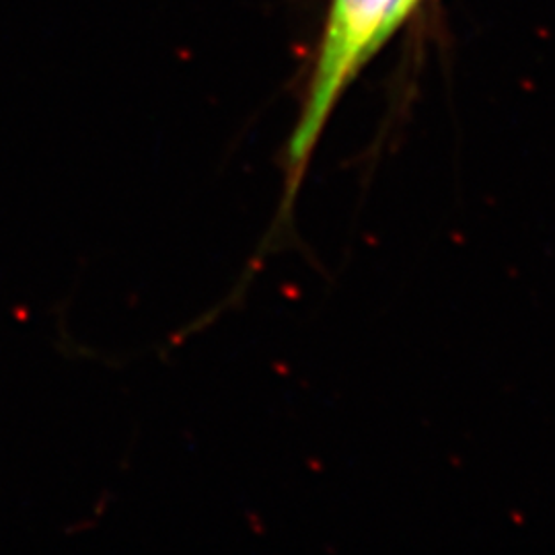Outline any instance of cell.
<instances>
[{
    "label": "cell",
    "mask_w": 555,
    "mask_h": 555,
    "mask_svg": "<svg viewBox=\"0 0 555 555\" xmlns=\"http://www.w3.org/2000/svg\"><path fill=\"white\" fill-rule=\"evenodd\" d=\"M417 0H334L325 36L321 41L318 64L307 89L300 116L293 134L286 140L280 157L282 194L276 217L268 235L259 243L256 258L249 261L241 282H251L259 261L274 254L280 245L291 243L295 231L293 217L300 188L307 178L313 153L325 124L336 107L344 89L358 70L375 56L378 48L410 15Z\"/></svg>",
    "instance_id": "cell-1"
}]
</instances>
